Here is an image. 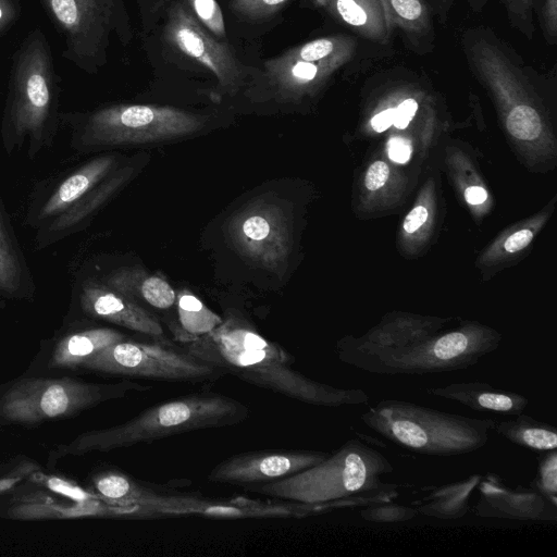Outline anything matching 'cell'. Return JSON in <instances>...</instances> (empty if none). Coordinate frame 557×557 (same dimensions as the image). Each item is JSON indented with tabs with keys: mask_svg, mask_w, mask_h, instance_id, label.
Segmentation results:
<instances>
[{
	"mask_svg": "<svg viewBox=\"0 0 557 557\" xmlns=\"http://www.w3.org/2000/svg\"><path fill=\"white\" fill-rule=\"evenodd\" d=\"M186 344L193 355L239 379L288 398L322 407L369 403L361 388H338L294 369V358L247 322L230 317L206 335Z\"/></svg>",
	"mask_w": 557,
	"mask_h": 557,
	"instance_id": "1",
	"label": "cell"
},
{
	"mask_svg": "<svg viewBox=\"0 0 557 557\" xmlns=\"http://www.w3.org/2000/svg\"><path fill=\"white\" fill-rule=\"evenodd\" d=\"M60 77L40 28L32 29L12 59L0 125L7 154L22 149L34 160L50 147L61 124Z\"/></svg>",
	"mask_w": 557,
	"mask_h": 557,
	"instance_id": "2",
	"label": "cell"
},
{
	"mask_svg": "<svg viewBox=\"0 0 557 557\" xmlns=\"http://www.w3.org/2000/svg\"><path fill=\"white\" fill-rule=\"evenodd\" d=\"M113 154H101L38 186L28 202L25 223L34 246L45 249L82 231L128 180Z\"/></svg>",
	"mask_w": 557,
	"mask_h": 557,
	"instance_id": "3",
	"label": "cell"
},
{
	"mask_svg": "<svg viewBox=\"0 0 557 557\" xmlns=\"http://www.w3.org/2000/svg\"><path fill=\"white\" fill-rule=\"evenodd\" d=\"M248 417L249 408L233 397L213 392L194 393L147 408L122 424L84 433L62 451H109L193 431L230 426Z\"/></svg>",
	"mask_w": 557,
	"mask_h": 557,
	"instance_id": "4",
	"label": "cell"
},
{
	"mask_svg": "<svg viewBox=\"0 0 557 557\" xmlns=\"http://www.w3.org/2000/svg\"><path fill=\"white\" fill-rule=\"evenodd\" d=\"M393 471L388 458L358 434L315 466L245 490L274 499L320 504L396 490L397 484L381 481Z\"/></svg>",
	"mask_w": 557,
	"mask_h": 557,
	"instance_id": "5",
	"label": "cell"
},
{
	"mask_svg": "<svg viewBox=\"0 0 557 557\" xmlns=\"http://www.w3.org/2000/svg\"><path fill=\"white\" fill-rule=\"evenodd\" d=\"M377 435L406 450L450 457L485 446L494 419H480L441 411L403 399H383L360 414Z\"/></svg>",
	"mask_w": 557,
	"mask_h": 557,
	"instance_id": "6",
	"label": "cell"
},
{
	"mask_svg": "<svg viewBox=\"0 0 557 557\" xmlns=\"http://www.w3.org/2000/svg\"><path fill=\"white\" fill-rule=\"evenodd\" d=\"M98 493L140 517L201 516L211 518H287L319 513V506L292 500H261L245 497L210 498L133 479L121 472H107L95 481Z\"/></svg>",
	"mask_w": 557,
	"mask_h": 557,
	"instance_id": "7",
	"label": "cell"
},
{
	"mask_svg": "<svg viewBox=\"0 0 557 557\" xmlns=\"http://www.w3.org/2000/svg\"><path fill=\"white\" fill-rule=\"evenodd\" d=\"M499 336L481 327L425 335L395 348L356 346L341 341L338 359L361 371L382 375H428L475 366L497 349Z\"/></svg>",
	"mask_w": 557,
	"mask_h": 557,
	"instance_id": "8",
	"label": "cell"
},
{
	"mask_svg": "<svg viewBox=\"0 0 557 557\" xmlns=\"http://www.w3.org/2000/svg\"><path fill=\"white\" fill-rule=\"evenodd\" d=\"M202 116L168 106L113 104L89 112H61L78 152L104 147L147 144L190 135L203 126Z\"/></svg>",
	"mask_w": 557,
	"mask_h": 557,
	"instance_id": "9",
	"label": "cell"
},
{
	"mask_svg": "<svg viewBox=\"0 0 557 557\" xmlns=\"http://www.w3.org/2000/svg\"><path fill=\"white\" fill-rule=\"evenodd\" d=\"M149 385L132 381L89 383L70 377L25 379L0 396V420L34 424L66 418L103 401L147 392Z\"/></svg>",
	"mask_w": 557,
	"mask_h": 557,
	"instance_id": "10",
	"label": "cell"
},
{
	"mask_svg": "<svg viewBox=\"0 0 557 557\" xmlns=\"http://www.w3.org/2000/svg\"><path fill=\"white\" fill-rule=\"evenodd\" d=\"M81 367L108 375L175 383L214 382L226 374L186 348L126 338L102 348Z\"/></svg>",
	"mask_w": 557,
	"mask_h": 557,
	"instance_id": "11",
	"label": "cell"
},
{
	"mask_svg": "<svg viewBox=\"0 0 557 557\" xmlns=\"http://www.w3.org/2000/svg\"><path fill=\"white\" fill-rule=\"evenodd\" d=\"M47 16L62 36V57L92 74L106 61L110 33L116 27V0H40Z\"/></svg>",
	"mask_w": 557,
	"mask_h": 557,
	"instance_id": "12",
	"label": "cell"
},
{
	"mask_svg": "<svg viewBox=\"0 0 557 557\" xmlns=\"http://www.w3.org/2000/svg\"><path fill=\"white\" fill-rule=\"evenodd\" d=\"M228 234L239 255L258 267L282 272L290 250L287 214L274 199L251 201L228 223Z\"/></svg>",
	"mask_w": 557,
	"mask_h": 557,
	"instance_id": "13",
	"label": "cell"
},
{
	"mask_svg": "<svg viewBox=\"0 0 557 557\" xmlns=\"http://www.w3.org/2000/svg\"><path fill=\"white\" fill-rule=\"evenodd\" d=\"M165 38L171 46L208 69L220 88L233 94L243 85L245 70L242 63L181 3H175L169 11Z\"/></svg>",
	"mask_w": 557,
	"mask_h": 557,
	"instance_id": "14",
	"label": "cell"
},
{
	"mask_svg": "<svg viewBox=\"0 0 557 557\" xmlns=\"http://www.w3.org/2000/svg\"><path fill=\"white\" fill-rule=\"evenodd\" d=\"M330 453L321 450L271 449L231 456L208 474L212 483L256 485L285 479L324 460Z\"/></svg>",
	"mask_w": 557,
	"mask_h": 557,
	"instance_id": "15",
	"label": "cell"
},
{
	"mask_svg": "<svg viewBox=\"0 0 557 557\" xmlns=\"http://www.w3.org/2000/svg\"><path fill=\"white\" fill-rule=\"evenodd\" d=\"M78 287V304L87 315L152 337L163 336V327L151 312L100 280L85 278Z\"/></svg>",
	"mask_w": 557,
	"mask_h": 557,
	"instance_id": "16",
	"label": "cell"
},
{
	"mask_svg": "<svg viewBox=\"0 0 557 557\" xmlns=\"http://www.w3.org/2000/svg\"><path fill=\"white\" fill-rule=\"evenodd\" d=\"M480 499L475 512L482 517H497L531 521H556V505L533 485L510 487L497 475L487 474L480 481Z\"/></svg>",
	"mask_w": 557,
	"mask_h": 557,
	"instance_id": "17",
	"label": "cell"
},
{
	"mask_svg": "<svg viewBox=\"0 0 557 557\" xmlns=\"http://www.w3.org/2000/svg\"><path fill=\"white\" fill-rule=\"evenodd\" d=\"M354 54H343L324 61H301L285 53L264 62V77L281 100H295L313 94Z\"/></svg>",
	"mask_w": 557,
	"mask_h": 557,
	"instance_id": "18",
	"label": "cell"
},
{
	"mask_svg": "<svg viewBox=\"0 0 557 557\" xmlns=\"http://www.w3.org/2000/svg\"><path fill=\"white\" fill-rule=\"evenodd\" d=\"M36 285L0 197V296L33 300Z\"/></svg>",
	"mask_w": 557,
	"mask_h": 557,
	"instance_id": "19",
	"label": "cell"
},
{
	"mask_svg": "<svg viewBox=\"0 0 557 557\" xmlns=\"http://www.w3.org/2000/svg\"><path fill=\"white\" fill-rule=\"evenodd\" d=\"M425 393L459 403L472 410L493 411L507 416L522 413L529 399L513 391L492 386L485 382L450 383L442 387L425 388Z\"/></svg>",
	"mask_w": 557,
	"mask_h": 557,
	"instance_id": "20",
	"label": "cell"
},
{
	"mask_svg": "<svg viewBox=\"0 0 557 557\" xmlns=\"http://www.w3.org/2000/svg\"><path fill=\"white\" fill-rule=\"evenodd\" d=\"M101 282L135 301L141 300L157 309H169L176 301L175 290L164 278L140 267L120 268Z\"/></svg>",
	"mask_w": 557,
	"mask_h": 557,
	"instance_id": "21",
	"label": "cell"
},
{
	"mask_svg": "<svg viewBox=\"0 0 557 557\" xmlns=\"http://www.w3.org/2000/svg\"><path fill=\"white\" fill-rule=\"evenodd\" d=\"M392 29H399L417 52L433 47L435 33L432 9L425 0H382Z\"/></svg>",
	"mask_w": 557,
	"mask_h": 557,
	"instance_id": "22",
	"label": "cell"
},
{
	"mask_svg": "<svg viewBox=\"0 0 557 557\" xmlns=\"http://www.w3.org/2000/svg\"><path fill=\"white\" fill-rule=\"evenodd\" d=\"M327 9L359 36L386 44L392 35L382 0H330Z\"/></svg>",
	"mask_w": 557,
	"mask_h": 557,
	"instance_id": "23",
	"label": "cell"
},
{
	"mask_svg": "<svg viewBox=\"0 0 557 557\" xmlns=\"http://www.w3.org/2000/svg\"><path fill=\"white\" fill-rule=\"evenodd\" d=\"M125 335L109 327L77 331L62 337L52 351L50 367L75 368L102 348L122 341Z\"/></svg>",
	"mask_w": 557,
	"mask_h": 557,
	"instance_id": "24",
	"label": "cell"
},
{
	"mask_svg": "<svg viewBox=\"0 0 557 557\" xmlns=\"http://www.w3.org/2000/svg\"><path fill=\"white\" fill-rule=\"evenodd\" d=\"M480 474L436 487L428 496L414 500L418 513L440 519H458L469 511V500L473 490L479 486Z\"/></svg>",
	"mask_w": 557,
	"mask_h": 557,
	"instance_id": "25",
	"label": "cell"
},
{
	"mask_svg": "<svg viewBox=\"0 0 557 557\" xmlns=\"http://www.w3.org/2000/svg\"><path fill=\"white\" fill-rule=\"evenodd\" d=\"M495 421L494 431L510 443L536 450L547 451L557 447V431L552 424L522 413Z\"/></svg>",
	"mask_w": 557,
	"mask_h": 557,
	"instance_id": "26",
	"label": "cell"
},
{
	"mask_svg": "<svg viewBox=\"0 0 557 557\" xmlns=\"http://www.w3.org/2000/svg\"><path fill=\"white\" fill-rule=\"evenodd\" d=\"M175 302H177L180 327L189 341L208 334L223 321L189 290L180 292Z\"/></svg>",
	"mask_w": 557,
	"mask_h": 557,
	"instance_id": "27",
	"label": "cell"
},
{
	"mask_svg": "<svg viewBox=\"0 0 557 557\" xmlns=\"http://www.w3.org/2000/svg\"><path fill=\"white\" fill-rule=\"evenodd\" d=\"M506 127L517 139L533 140L542 133V119L536 108L521 106L506 115Z\"/></svg>",
	"mask_w": 557,
	"mask_h": 557,
	"instance_id": "28",
	"label": "cell"
},
{
	"mask_svg": "<svg viewBox=\"0 0 557 557\" xmlns=\"http://www.w3.org/2000/svg\"><path fill=\"white\" fill-rule=\"evenodd\" d=\"M543 453L539 457L537 471L532 485L557 505V453L556 449Z\"/></svg>",
	"mask_w": 557,
	"mask_h": 557,
	"instance_id": "29",
	"label": "cell"
},
{
	"mask_svg": "<svg viewBox=\"0 0 557 557\" xmlns=\"http://www.w3.org/2000/svg\"><path fill=\"white\" fill-rule=\"evenodd\" d=\"M193 15L208 32L218 37H225V23L216 0H187Z\"/></svg>",
	"mask_w": 557,
	"mask_h": 557,
	"instance_id": "30",
	"label": "cell"
},
{
	"mask_svg": "<svg viewBox=\"0 0 557 557\" xmlns=\"http://www.w3.org/2000/svg\"><path fill=\"white\" fill-rule=\"evenodd\" d=\"M418 515L413 507L383 502L369 505L361 510L360 516L367 521L374 522H404Z\"/></svg>",
	"mask_w": 557,
	"mask_h": 557,
	"instance_id": "31",
	"label": "cell"
},
{
	"mask_svg": "<svg viewBox=\"0 0 557 557\" xmlns=\"http://www.w3.org/2000/svg\"><path fill=\"white\" fill-rule=\"evenodd\" d=\"M510 24L529 40L534 35L533 0H502Z\"/></svg>",
	"mask_w": 557,
	"mask_h": 557,
	"instance_id": "32",
	"label": "cell"
},
{
	"mask_svg": "<svg viewBox=\"0 0 557 557\" xmlns=\"http://www.w3.org/2000/svg\"><path fill=\"white\" fill-rule=\"evenodd\" d=\"M289 0H232L231 7L238 15L250 20L265 18L281 10Z\"/></svg>",
	"mask_w": 557,
	"mask_h": 557,
	"instance_id": "33",
	"label": "cell"
},
{
	"mask_svg": "<svg viewBox=\"0 0 557 557\" xmlns=\"http://www.w3.org/2000/svg\"><path fill=\"white\" fill-rule=\"evenodd\" d=\"M533 12L537 15L546 42L554 45L557 38V0H533Z\"/></svg>",
	"mask_w": 557,
	"mask_h": 557,
	"instance_id": "34",
	"label": "cell"
},
{
	"mask_svg": "<svg viewBox=\"0 0 557 557\" xmlns=\"http://www.w3.org/2000/svg\"><path fill=\"white\" fill-rule=\"evenodd\" d=\"M393 108V125L397 128H406L419 110V102L413 97L401 99Z\"/></svg>",
	"mask_w": 557,
	"mask_h": 557,
	"instance_id": "35",
	"label": "cell"
},
{
	"mask_svg": "<svg viewBox=\"0 0 557 557\" xmlns=\"http://www.w3.org/2000/svg\"><path fill=\"white\" fill-rule=\"evenodd\" d=\"M388 176V165L384 161H375L368 169L364 185L369 190H376L384 186Z\"/></svg>",
	"mask_w": 557,
	"mask_h": 557,
	"instance_id": "36",
	"label": "cell"
},
{
	"mask_svg": "<svg viewBox=\"0 0 557 557\" xmlns=\"http://www.w3.org/2000/svg\"><path fill=\"white\" fill-rule=\"evenodd\" d=\"M20 15L18 0H0V36L18 20Z\"/></svg>",
	"mask_w": 557,
	"mask_h": 557,
	"instance_id": "37",
	"label": "cell"
},
{
	"mask_svg": "<svg viewBox=\"0 0 557 557\" xmlns=\"http://www.w3.org/2000/svg\"><path fill=\"white\" fill-rule=\"evenodd\" d=\"M389 158L397 163L407 162L412 152L411 144L403 137H393L387 145Z\"/></svg>",
	"mask_w": 557,
	"mask_h": 557,
	"instance_id": "38",
	"label": "cell"
},
{
	"mask_svg": "<svg viewBox=\"0 0 557 557\" xmlns=\"http://www.w3.org/2000/svg\"><path fill=\"white\" fill-rule=\"evenodd\" d=\"M533 238L531 230H520L511 234L504 243L507 252H516L527 247Z\"/></svg>",
	"mask_w": 557,
	"mask_h": 557,
	"instance_id": "39",
	"label": "cell"
},
{
	"mask_svg": "<svg viewBox=\"0 0 557 557\" xmlns=\"http://www.w3.org/2000/svg\"><path fill=\"white\" fill-rule=\"evenodd\" d=\"M429 216V212L425 207H414L404 220V230L407 233L416 232L421 225H423Z\"/></svg>",
	"mask_w": 557,
	"mask_h": 557,
	"instance_id": "40",
	"label": "cell"
},
{
	"mask_svg": "<svg viewBox=\"0 0 557 557\" xmlns=\"http://www.w3.org/2000/svg\"><path fill=\"white\" fill-rule=\"evenodd\" d=\"M392 125H393V108L392 107L377 112L371 119V126L377 133L386 131Z\"/></svg>",
	"mask_w": 557,
	"mask_h": 557,
	"instance_id": "41",
	"label": "cell"
},
{
	"mask_svg": "<svg viewBox=\"0 0 557 557\" xmlns=\"http://www.w3.org/2000/svg\"><path fill=\"white\" fill-rule=\"evenodd\" d=\"M441 22H445L455 0H425Z\"/></svg>",
	"mask_w": 557,
	"mask_h": 557,
	"instance_id": "42",
	"label": "cell"
},
{
	"mask_svg": "<svg viewBox=\"0 0 557 557\" xmlns=\"http://www.w3.org/2000/svg\"><path fill=\"white\" fill-rule=\"evenodd\" d=\"M465 198L470 205H480L486 200L487 193L483 187L471 186L466 189Z\"/></svg>",
	"mask_w": 557,
	"mask_h": 557,
	"instance_id": "43",
	"label": "cell"
},
{
	"mask_svg": "<svg viewBox=\"0 0 557 557\" xmlns=\"http://www.w3.org/2000/svg\"><path fill=\"white\" fill-rule=\"evenodd\" d=\"M471 8L475 11L481 10L488 0H468Z\"/></svg>",
	"mask_w": 557,
	"mask_h": 557,
	"instance_id": "44",
	"label": "cell"
},
{
	"mask_svg": "<svg viewBox=\"0 0 557 557\" xmlns=\"http://www.w3.org/2000/svg\"><path fill=\"white\" fill-rule=\"evenodd\" d=\"M313 2L320 8L327 9L330 0H313Z\"/></svg>",
	"mask_w": 557,
	"mask_h": 557,
	"instance_id": "45",
	"label": "cell"
}]
</instances>
